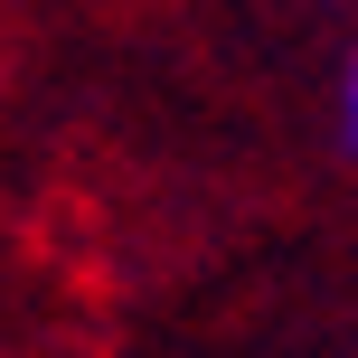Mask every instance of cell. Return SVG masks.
Wrapping results in <instances>:
<instances>
[{"instance_id": "1", "label": "cell", "mask_w": 358, "mask_h": 358, "mask_svg": "<svg viewBox=\"0 0 358 358\" xmlns=\"http://www.w3.org/2000/svg\"><path fill=\"white\" fill-rule=\"evenodd\" d=\"M349 142H358V66H349Z\"/></svg>"}]
</instances>
